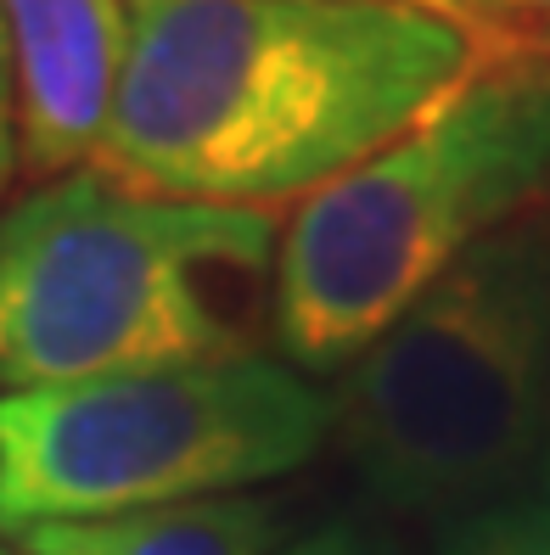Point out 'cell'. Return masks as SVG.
<instances>
[{"mask_svg":"<svg viewBox=\"0 0 550 555\" xmlns=\"http://www.w3.org/2000/svg\"><path fill=\"white\" fill-rule=\"evenodd\" d=\"M550 208V51L483 46L399 141L281 219L270 325L298 371L354 365L506 224Z\"/></svg>","mask_w":550,"mask_h":555,"instance_id":"7a4b0ae2","label":"cell"},{"mask_svg":"<svg viewBox=\"0 0 550 555\" xmlns=\"http://www.w3.org/2000/svg\"><path fill=\"white\" fill-rule=\"evenodd\" d=\"M466 23L483 46H539L550 35V0H433Z\"/></svg>","mask_w":550,"mask_h":555,"instance_id":"9c48e42d","label":"cell"},{"mask_svg":"<svg viewBox=\"0 0 550 555\" xmlns=\"http://www.w3.org/2000/svg\"><path fill=\"white\" fill-rule=\"evenodd\" d=\"M0 555H23V550H7V544H0Z\"/></svg>","mask_w":550,"mask_h":555,"instance_id":"4fadbf2b","label":"cell"},{"mask_svg":"<svg viewBox=\"0 0 550 555\" xmlns=\"http://www.w3.org/2000/svg\"><path fill=\"white\" fill-rule=\"evenodd\" d=\"M539 466H545V482H550V421H545V454H539Z\"/></svg>","mask_w":550,"mask_h":555,"instance_id":"7c38bea8","label":"cell"},{"mask_svg":"<svg viewBox=\"0 0 550 555\" xmlns=\"http://www.w3.org/2000/svg\"><path fill=\"white\" fill-rule=\"evenodd\" d=\"M483 40L433 0H129L95 169L293 214L456 90Z\"/></svg>","mask_w":550,"mask_h":555,"instance_id":"6da1fadb","label":"cell"},{"mask_svg":"<svg viewBox=\"0 0 550 555\" xmlns=\"http://www.w3.org/2000/svg\"><path fill=\"white\" fill-rule=\"evenodd\" d=\"M332 438L410 516L483 511L545 454L550 208L472 247L354 359Z\"/></svg>","mask_w":550,"mask_h":555,"instance_id":"277c9868","label":"cell"},{"mask_svg":"<svg viewBox=\"0 0 550 555\" xmlns=\"http://www.w3.org/2000/svg\"><path fill=\"white\" fill-rule=\"evenodd\" d=\"M23 555H281V511L258 494L157 505L17 533Z\"/></svg>","mask_w":550,"mask_h":555,"instance_id":"52a82bcc","label":"cell"},{"mask_svg":"<svg viewBox=\"0 0 550 555\" xmlns=\"http://www.w3.org/2000/svg\"><path fill=\"white\" fill-rule=\"evenodd\" d=\"M281 555H366V544H360V533H354L348 521H332V528H315V533L293 539Z\"/></svg>","mask_w":550,"mask_h":555,"instance_id":"8fae6325","label":"cell"},{"mask_svg":"<svg viewBox=\"0 0 550 555\" xmlns=\"http://www.w3.org/2000/svg\"><path fill=\"white\" fill-rule=\"evenodd\" d=\"M281 214L152 197L107 169L0 208V393L253 348Z\"/></svg>","mask_w":550,"mask_h":555,"instance_id":"3957f363","label":"cell"},{"mask_svg":"<svg viewBox=\"0 0 550 555\" xmlns=\"http://www.w3.org/2000/svg\"><path fill=\"white\" fill-rule=\"evenodd\" d=\"M17 90H12V46H7V23H0V197L17 180Z\"/></svg>","mask_w":550,"mask_h":555,"instance_id":"30bf717a","label":"cell"},{"mask_svg":"<svg viewBox=\"0 0 550 555\" xmlns=\"http://www.w3.org/2000/svg\"><path fill=\"white\" fill-rule=\"evenodd\" d=\"M332 427L327 387L265 348L0 393V528L253 494L309 466Z\"/></svg>","mask_w":550,"mask_h":555,"instance_id":"5b68a950","label":"cell"},{"mask_svg":"<svg viewBox=\"0 0 550 555\" xmlns=\"http://www.w3.org/2000/svg\"><path fill=\"white\" fill-rule=\"evenodd\" d=\"M539 46H545V51H550V35H545V40H539Z\"/></svg>","mask_w":550,"mask_h":555,"instance_id":"5bb4252c","label":"cell"},{"mask_svg":"<svg viewBox=\"0 0 550 555\" xmlns=\"http://www.w3.org/2000/svg\"><path fill=\"white\" fill-rule=\"evenodd\" d=\"M444 555H550V500L472 511Z\"/></svg>","mask_w":550,"mask_h":555,"instance_id":"ba28073f","label":"cell"},{"mask_svg":"<svg viewBox=\"0 0 550 555\" xmlns=\"http://www.w3.org/2000/svg\"><path fill=\"white\" fill-rule=\"evenodd\" d=\"M17 90V169L62 180L95 169L129 46V0H0Z\"/></svg>","mask_w":550,"mask_h":555,"instance_id":"8992f818","label":"cell"}]
</instances>
